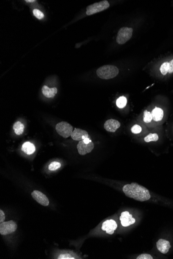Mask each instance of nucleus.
Wrapping results in <instances>:
<instances>
[{
	"instance_id": "obj_24",
	"label": "nucleus",
	"mask_w": 173,
	"mask_h": 259,
	"mask_svg": "<svg viewBox=\"0 0 173 259\" xmlns=\"http://www.w3.org/2000/svg\"><path fill=\"white\" fill-rule=\"evenodd\" d=\"M132 133L134 134H138L142 131V127L138 125H135L131 128Z\"/></svg>"
},
{
	"instance_id": "obj_4",
	"label": "nucleus",
	"mask_w": 173,
	"mask_h": 259,
	"mask_svg": "<svg viewBox=\"0 0 173 259\" xmlns=\"http://www.w3.org/2000/svg\"><path fill=\"white\" fill-rule=\"evenodd\" d=\"M133 29L123 27L119 30L117 34V42L118 44L123 45L130 40L132 36Z\"/></svg>"
},
{
	"instance_id": "obj_8",
	"label": "nucleus",
	"mask_w": 173,
	"mask_h": 259,
	"mask_svg": "<svg viewBox=\"0 0 173 259\" xmlns=\"http://www.w3.org/2000/svg\"><path fill=\"white\" fill-rule=\"evenodd\" d=\"M31 195L33 198L41 205L44 206L49 205V201L47 197L39 190H34L32 193Z\"/></svg>"
},
{
	"instance_id": "obj_20",
	"label": "nucleus",
	"mask_w": 173,
	"mask_h": 259,
	"mask_svg": "<svg viewBox=\"0 0 173 259\" xmlns=\"http://www.w3.org/2000/svg\"><path fill=\"white\" fill-rule=\"evenodd\" d=\"M153 119V116L151 114V112H149L147 110H145L143 112V120L144 122L148 123L152 121Z\"/></svg>"
},
{
	"instance_id": "obj_1",
	"label": "nucleus",
	"mask_w": 173,
	"mask_h": 259,
	"mask_svg": "<svg viewBox=\"0 0 173 259\" xmlns=\"http://www.w3.org/2000/svg\"><path fill=\"white\" fill-rule=\"evenodd\" d=\"M123 192L127 197L138 201H146L151 198L149 190L136 182H132L124 186Z\"/></svg>"
},
{
	"instance_id": "obj_9",
	"label": "nucleus",
	"mask_w": 173,
	"mask_h": 259,
	"mask_svg": "<svg viewBox=\"0 0 173 259\" xmlns=\"http://www.w3.org/2000/svg\"><path fill=\"white\" fill-rule=\"evenodd\" d=\"M117 228V224L114 220H107L103 223L102 229L103 231H106L107 234H113L114 231L116 230Z\"/></svg>"
},
{
	"instance_id": "obj_14",
	"label": "nucleus",
	"mask_w": 173,
	"mask_h": 259,
	"mask_svg": "<svg viewBox=\"0 0 173 259\" xmlns=\"http://www.w3.org/2000/svg\"><path fill=\"white\" fill-rule=\"evenodd\" d=\"M41 91L45 97L52 98L56 95L58 92V90L56 87L49 88L47 86H44L41 88Z\"/></svg>"
},
{
	"instance_id": "obj_28",
	"label": "nucleus",
	"mask_w": 173,
	"mask_h": 259,
	"mask_svg": "<svg viewBox=\"0 0 173 259\" xmlns=\"http://www.w3.org/2000/svg\"><path fill=\"white\" fill-rule=\"evenodd\" d=\"M5 214L4 212L2 211V210H0V222H4L5 220Z\"/></svg>"
},
{
	"instance_id": "obj_18",
	"label": "nucleus",
	"mask_w": 173,
	"mask_h": 259,
	"mask_svg": "<svg viewBox=\"0 0 173 259\" xmlns=\"http://www.w3.org/2000/svg\"><path fill=\"white\" fill-rule=\"evenodd\" d=\"M127 99L126 97L124 96H122L117 99L116 101V105L117 107L119 108H124L127 105Z\"/></svg>"
},
{
	"instance_id": "obj_17",
	"label": "nucleus",
	"mask_w": 173,
	"mask_h": 259,
	"mask_svg": "<svg viewBox=\"0 0 173 259\" xmlns=\"http://www.w3.org/2000/svg\"><path fill=\"white\" fill-rule=\"evenodd\" d=\"M24 126L19 121L15 123L13 125V130L17 135H20L24 133Z\"/></svg>"
},
{
	"instance_id": "obj_6",
	"label": "nucleus",
	"mask_w": 173,
	"mask_h": 259,
	"mask_svg": "<svg viewBox=\"0 0 173 259\" xmlns=\"http://www.w3.org/2000/svg\"><path fill=\"white\" fill-rule=\"evenodd\" d=\"M17 228V225L13 221L3 222L0 224V234L6 235L14 232Z\"/></svg>"
},
{
	"instance_id": "obj_15",
	"label": "nucleus",
	"mask_w": 173,
	"mask_h": 259,
	"mask_svg": "<svg viewBox=\"0 0 173 259\" xmlns=\"http://www.w3.org/2000/svg\"><path fill=\"white\" fill-rule=\"evenodd\" d=\"M153 119L155 122L161 121L164 115L163 110L160 108L155 107L151 112Z\"/></svg>"
},
{
	"instance_id": "obj_23",
	"label": "nucleus",
	"mask_w": 173,
	"mask_h": 259,
	"mask_svg": "<svg viewBox=\"0 0 173 259\" xmlns=\"http://www.w3.org/2000/svg\"><path fill=\"white\" fill-rule=\"evenodd\" d=\"M33 13L34 16L36 18H37L38 19H42L44 17V15L43 14V13L39 9H34L33 11Z\"/></svg>"
},
{
	"instance_id": "obj_3",
	"label": "nucleus",
	"mask_w": 173,
	"mask_h": 259,
	"mask_svg": "<svg viewBox=\"0 0 173 259\" xmlns=\"http://www.w3.org/2000/svg\"><path fill=\"white\" fill-rule=\"evenodd\" d=\"M110 6V4L106 0L95 3L88 6L86 9V14L88 16L94 15L107 9Z\"/></svg>"
},
{
	"instance_id": "obj_16",
	"label": "nucleus",
	"mask_w": 173,
	"mask_h": 259,
	"mask_svg": "<svg viewBox=\"0 0 173 259\" xmlns=\"http://www.w3.org/2000/svg\"><path fill=\"white\" fill-rule=\"evenodd\" d=\"M21 149L22 151L28 155H31L32 154L35 152V147L34 144L30 143L29 142H27L22 145Z\"/></svg>"
},
{
	"instance_id": "obj_11",
	"label": "nucleus",
	"mask_w": 173,
	"mask_h": 259,
	"mask_svg": "<svg viewBox=\"0 0 173 259\" xmlns=\"http://www.w3.org/2000/svg\"><path fill=\"white\" fill-rule=\"evenodd\" d=\"M120 220L122 225L125 227H128L135 222V219L132 217V215H130L128 212H122L120 217Z\"/></svg>"
},
{
	"instance_id": "obj_7",
	"label": "nucleus",
	"mask_w": 173,
	"mask_h": 259,
	"mask_svg": "<svg viewBox=\"0 0 173 259\" xmlns=\"http://www.w3.org/2000/svg\"><path fill=\"white\" fill-rule=\"evenodd\" d=\"M95 145L93 142H90L86 143L83 140L80 141L77 145V148L79 154L81 155H85L91 152L94 149Z\"/></svg>"
},
{
	"instance_id": "obj_29",
	"label": "nucleus",
	"mask_w": 173,
	"mask_h": 259,
	"mask_svg": "<svg viewBox=\"0 0 173 259\" xmlns=\"http://www.w3.org/2000/svg\"><path fill=\"white\" fill-rule=\"evenodd\" d=\"M83 141L86 143H89V142H90L91 141V140L89 138H87L84 139V140H83Z\"/></svg>"
},
{
	"instance_id": "obj_19",
	"label": "nucleus",
	"mask_w": 173,
	"mask_h": 259,
	"mask_svg": "<svg viewBox=\"0 0 173 259\" xmlns=\"http://www.w3.org/2000/svg\"><path fill=\"white\" fill-rule=\"evenodd\" d=\"M158 140L159 136L157 134H150L144 138V140L146 142L157 141Z\"/></svg>"
},
{
	"instance_id": "obj_30",
	"label": "nucleus",
	"mask_w": 173,
	"mask_h": 259,
	"mask_svg": "<svg viewBox=\"0 0 173 259\" xmlns=\"http://www.w3.org/2000/svg\"><path fill=\"white\" fill-rule=\"evenodd\" d=\"M25 2H29V3H32V2H35V1H34V0H25Z\"/></svg>"
},
{
	"instance_id": "obj_13",
	"label": "nucleus",
	"mask_w": 173,
	"mask_h": 259,
	"mask_svg": "<svg viewBox=\"0 0 173 259\" xmlns=\"http://www.w3.org/2000/svg\"><path fill=\"white\" fill-rule=\"evenodd\" d=\"M157 247L159 251L163 254H166L169 252L171 246L169 241L163 239H160L157 241Z\"/></svg>"
},
{
	"instance_id": "obj_27",
	"label": "nucleus",
	"mask_w": 173,
	"mask_h": 259,
	"mask_svg": "<svg viewBox=\"0 0 173 259\" xmlns=\"http://www.w3.org/2000/svg\"><path fill=\"white\" fill-rule=\"evenodd\" d=\"M170 74H172L173 72V60L169 62V72Z\"/></svg>"
},
{
	"instance_id": "obj_21",
	"label": "nucleus",
	"mask_w": 173,
	"mask_h": 259,
	"mask_svg": "<svg viewBox=\"0 0 173 259\" xmlns=\"http://www.w3.org/2000/svg\"><path fill=\"white\" fill-rule=\"evenodd\" d=\"M169 62H164L160 67V71L163 75H165L169 72Z\"/></svg>"
},
{
	"instance_id": "obj_2",
	"label": "nucleus",
	"mask_w": 173,
	"mask_h": 259,
	"mask_svg": "<svg viewBox=\"0 0 173 259\" xmlns=\"http://www.w3.org/2000/svg\"><path fill=\"white\" fill-rule=\"evenodd\" d=\"M118 74V68L114 65H104L99 68L96 71L97 76L102 79H111L116 77Z\"/></svg>"
},
{
	"instance_id": "obj_26",
	"label": "nucleus",
	"mask_w": 173,
	"mask_h": 259,
	"mask_svg": "<svg viewBox=\"0 0 173 259\" xmlns=\"http://www.w3.org/2000/svg\"><path fill=\"white\" fill-rule=\"evenodd\" d=\"M58 259H75L74 257L72 256L70 254L66 253V254H61L59 256H58Z\"/></svg>"
},
{
	"instance_id": "obj_12",
	"label": "nucleus",
	"mask_w": 173,
	"mask_h": 259,
	"mask_svg": "<svg viewBox=\"0 0 173 259\" xmlns=\"http://www.w3.org/2000/svg\"><path fill=\"white\" fill-rule=\"evenodd\" d=\"M72 139L75 141H82L84 139L89 138L87 131L79 128H75L71 135Z\"/></svg>"
},
{
	"instance_id": "obj_5",
	"label": "nucleus",
	"mask_w": 173,
	"mask_h": 259,
	"mask_svg": "<svg viewBox=\"0 0 173 259\" xmlns=\"http://www.w3.org/2000/svg\"><path fill=\"white\" fill-rule=\"evenodd\" d=\"M56 130L58 134L64 138L71 136L73 131L72 126L66 122H61L57 124Z\"/></svg>"
},
{
	"instance_id": "obj_10",
	"label": "nucleus",
	"mask_w": 173,
	"mask_h": 259,
	"mask_svg": "<svg viewBox=\"0 0 173 259\" xmlns=\"http://www.w3.org/2000/svg\"><path fill=\"white\" fill-rule=\"evenodd\" d=\"M120 123L117 120L110 119L105 122L104 127L107 131L115 133L120 127Z\"/></svg>"
},
{
	"instance_id": "obj_22",
	"label": "nucleus",
	"mask_w": 173,
	"mask_h": 259,
	"mask_svg": "<svg viewBox=\"0 0 173 259\" xmlns=\"http://www.w3.org/2000/svg\"><path fill=\"white\" fill-rule=\"evenodd\" d=\"M61 166V163L57 161H53L49 165L48 169L50 171H53L58 169Z\"/></svg>"
},
{
	"instance_id": "obj_25",
	"label": "nucleus",
	"mask_w": 173,
	"mask_h": 259,
	"mask_svg": "<svg viewBox=\"0 0 173 259\" xmlns=\"http://www.w3.org/2000/svg\"><path fill=\"white\" fill-rule=\"evenodd\" d=\"M137 259H153V256H151V255L149 254H147V253H144V254H142V255H139V256H138L136 258Z\"/></svg>"
}]
</instances>
